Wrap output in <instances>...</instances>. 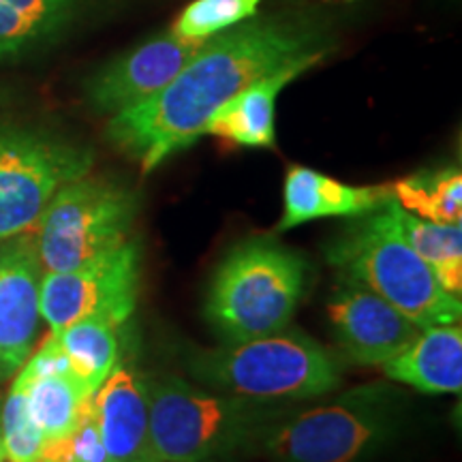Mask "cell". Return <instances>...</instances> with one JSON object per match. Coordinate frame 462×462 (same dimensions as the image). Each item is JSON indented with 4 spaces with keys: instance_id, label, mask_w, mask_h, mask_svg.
I'll list each match as a JSON object with an SVG mask.
<instances>
[{
    "instance_id": "cell-19",
    "label": "cell",
    "mask_w": 462,
    "mask_h": 462,
    "mask_svg": "<svg viewBox=\"0 0 462 462\" xmlns=\"http://www.w3.org/2000/svg\"><path fill=\"white\" fill-rule=\"evenodd\" d=\"M120 328L123 326L106 317H86V319L69 323L62 330L51 332L71 362L75 377L92 396L123 360Z\"/></svg>"
},
{
    "instance_id": "cell-21",
    "label": "cell",
    "mask_w": 462,
    "mask_h": 462,
    "mask_svg": "<svg viewBox=\"0 0 462 462\" xmlns=\"http://www.w3.org/2000/svg\"><path fill=\"white\" fill-rule=\"evenodd\" d=\"M392 198L402 210L432 223L462 221V173L458 167L420 171L392 184Z\"/></svg>"
},
{
    "instance_id": "cell-6",
    "label": "cell",
    "mask_w": 462,
    "mask_h": 462,
    "mask_svg": "<svg viewBox=\"0 0 462 462\" xmlns=\"http://www.w3.org/2000/svg\"><path fill=\"white\" fill-rule=\"evenodd\" d=\"M401 407L390 385H362L265 430L263 452L276 462H357L394 435Z\"/></svg>"
},
{
    "instance_id": "cell-24",
    "label": "cell",
    "mask_w": 462,
    "mask_h": 462,
    "mask_svg": "<svg viewBox=\"0 0 462 462\" xmlns=\"http://www.w3.org/2000/svg\"><path fill=\"white\" fill-rule=\"evenodd\" d=\"M0 462H14V460H9V458H7V456H5L3 452H0Z\"/></svg>"
},
{
    "instance_id": "cell-16",
    "label": "cell",
    "mask_w": 462,
    "mask_h": 462,
    "mask_svg": "<svg viewBox=\"0 0 462 462\" xmlns=\"http://www.w3.org/2000/svg\"><path fill=\"white\" fill-rule=\"evenodd\" d=\"M381 371L424 394H458L462 388V330L458 323L424 328Z\"/></svg>"
},
{
    "instance_id": "cell-10",
    "label": "cell",
    "mask_w": 462,
    "mask_h": 462,
    "mask_svg": "<svg viewBox=\"0 0 462 462\" xmlns=\"http://www.w3.org/2000/svg\"><path fill=\"white\" fill-rule=\"evenodd\" d=\"M204 43L189 42L171 31L148 39L90 75L86 82L88 106L114 116L150 99L182 71Z\"/></svg>"
},
{
    "instance_id": "cell-5",
    "label": "cell",
    "mask_w": 462,
    "mask_h": 462,
    "mask_svg": "<svg viewBox=\"0 0 462 462\" xmlns=\"http://www.w3.org/2000/svg\"><path fill=\"white\" fill-rule=\"evenodd\" d=\"M263 413L248 398L217 396L163 374L148 381V439L159 462H217L248 446Z\"/></svg>"
},
{
    "instance_id": "cell-12",
    "label": "cell",
    "mask_w": 462,
    "mask_h": 462,
    "mask_svg": "<svg viewBox=\"0 0 462 462\" xmlns=\"http://www.w3.org/2000/svg\"><path fill=\"white\" fill-rule=\"evenodd\" d=\"M42 276L34 238L0 240V379L28 360L37 340Z\"/></svg>"
},
{
    "instance_id": "cell-7",
    "label": "cell",
    "mask_w": 462,
    "mask_h": 462,
    "mask_svg": "<svg viewBox=\"0 0 462 462\" xmlns=\"http://www.w3.org/2000/svg\"><path fill=\"white\" fill-rule=\"evenodd\" d=\"M140 193L86 173L56 190L37 221L34 248L43 273H67L131 240Z\"/></svg>"
},
{
    "instance_id": "cell-13",
    "label": "cell",
    "mask_w": 462,
    "mask_h": 462,
    "mask_svg": "<svg viewBox=\"0 0 462 462\" xmlns=\"http://www.w3.org/2000/svg\"><path fill=\"white\" fill-rule=\"evenodd\" d=\"M92 413L112 462L154 460L148 439V381L129 362H118L92 396Z\"/></svg>"
},
{
    "instance_id": "cell-22",
    "label": "cell",
    "mask_w": 462,
    "mask_h": 462,
    "mask_svg": "<svg viewBox=\"0 0 462 462\" xmlns=\"http://www.w3.org/2000/svg\"><path fill=\"white\" fill-rule=\"evenodd\" d=\"M265 0H193L171 24V32L189 42L204 43L215 34L257 15Z\"/></svg>"
},
{
    "instance_id": "cell-20",
    "label": "cell",
    "mask_w": 462,
    "mask_h": 462,
    "mask_svg": "<svg viewBox=\"0 0 462 462\" xmlns=\"http://www.w3.org/2000/svg\"><path fill=\"white\" fill-rule=\"evenodd\" d=\"M392 215L402 240L424 259L439 285L462 298V221L432 223L402 210L392 199Z\"/></svg>"
},
{
    "instance_id": "cell-1",
    "label": "cell",
    "mask_w": 462,
    "mask_h": 462,
    "mask_svg": "<svg viewBox=\"0 0 462 462\" xmlns=\"http://www.w3.org/2000/svg\"><path fill=\"white\" fill-rule=\"evenodd\" d=\"M330 24L315 14L253 15L215 34L163 90L109 116L106 137L143 173L204 137L208 120L248 84L313 54H330Z\"/></svg>"
},
{
    "instance_id": "cell-25",
    "label": "cell",
    "mask_w": 462,
    "mask_h": 462,
    "mask_svg": "<svg viewBox=\"0 0 462 462\" xmlns=\"http://www.w3.org/2000/svg\"><path fill=\"white\" fill-rule=\"evenodd\" d=\"M146 462H159V460H146Z\"/></svg>"
},
{
    "instance_id": "cell-14",
    "label": "cell",
    "mask_w": 462,
    "mask_h": 462,
    "mask_svg": "<svg viewBox=\"0 0 462 462\" xmlns=\"http://www.w3.org/2000/svg\"><path fill=\"white\" fill-rule=\"evenodd\" d=\"M326 54L298 58L276 71L263 75L248 84L238 95L231 97L221 109L208 120L204 135H215L245 148H273L276 142L274 112L276 99L293 79L313 69Z\"/></svg>"
},
{
    "instance_id": "cell-2",
    "label": "cell",
    "mask_w": 462,
    "mask_h": 462,
    "mask_svg": "<svg viewBox=\"0 0 462 462\" xmlns=\"http://www.w3.org/2000/svg\"><path fill=\"white\" fill-rule=\"evenodd\" d=\"M392 199L349 225L328 246V262L340 279L377 293L421 330L460 323L462 298L439 285L424 259L402 240L392 215Z\"/></svg>"
},
{
    "instance_id": "cell-23",
    "label": "cell",
    "mask_w": 462,
    "mask_h": 462,
    "mask_svg": "<svg viewBox=\"0 0 462 462\" xmlns=\"http://www.w3.org/2000/svg\"><path fill=\"white\" fill-rule=\"evenodd\" d=\"M43 446L45 439L28 413L24 392L11 385L0 411V452L14 462H39Z\"/></svg>"
},
{
    "instance_id": "cell-11",
    "label": "cell",
    "mask_w": 462,
    "mask_h": 462,
    "mask_svg": "<svg viewBox=\"0 0 462 462\" xmlns=\"http://www.w3.org/2000/svg\"><path fill=\"white\" fill-rule=\"evenodd\" d=\"M328 317L340 349L362 366H383L421 332L377 293L346 279L332 291Z\"/></svg>"
},
{
    "instance_id": "cell-4",
    "label": "cell",
    "mask_w": 462,
    "mask_h": 462,
    "mask_svg": "<svg viewBox=\"0 0 462 462\" xmlns=\"http://www.w3.org/2000/svg\"><path fill=\"white\" fill-rule=\"evenodd\" d=\"M187 368L208 388L251 401H298L337 390L340 366L302 332H274L218 349H190Z\"/></svg>"
},
{
    "instance_id": "cell-9",
    "label": "cell",
    "mask_w": 462,
    "mask_h": 462,
    "mask_svg": "<svg viewBox=\"0 0 462 462\" xmlns=\"http://www.w3.org/2000/svg\"><path fill=\"white\" fill-rule=\"evenodd\" d=\"M140 279L142 251L129 240L67 273H43L39 310L51 332L86 317H106L125 326L135 313Z\"/></svg>"
},
{
    "instance_id": "cell-8",
    "label": "cell",
    "mask_w": 462,
    "mask_h": 462,
    "mask_svg": "<svg viewBox=\"0 0 462 462\" xmlns=\"http://www.w3.org/2000/svg\"><path fill=\"white\" fill-rule=\"evenodd\" d=\"M86 143L20 123H0V240L26 234L67 182L90 173Z\"/></svg>"
},
{
    "instance_id": "cell-18",
    "label": "cell",
    "mask_w": 462,
    "mask_h": 462,
    "mask_svg": "<svg viewBox=\"0 0 462 462\" xmlns=\"http://www.w3.org/2000/svg\"><path fill=\"white\" fill-rule=\"evenodd\" d=\"M14 385L24 392L28 413L45 441L71 435L92 401V394L73 374L26 377L17 373Z\"/></svg>"
},
{
    "instance_id": "cell-3",
    "label": "cell",
    "mask_w": 462,
    "mask_h": 462,
    "mask_svg": "<svg viewBox=\"0 0 462 462\" xmlns=\"http://www.w3.org/2000/svg\"><path fill=\"white\" fill-rule=\"evenodd\" d=\"M306 263L268 238L234 246L212 276L206 319L227 340L245 343L285 330L304 296Z\"/></svg>"
},
{
    "instance_id": "cell-17",
    "label": "cell",
    "mask_w": 462,
    "mask_h": 462,
    "mask_svg": "<svg viewBox=\"0 0 462 462\" xmlns=\"http://www.w3.org/2000/svg\"><path fill=\"white\" fill-rule=\"evenodd\" d=\"M82 0H0V60H17L62 34Z\"/></svg>"
},
{
    "instance_id": "cell-15",
    "label": "cell",
    "mask_w": 462,
    "mask_h": 462,
    "mask_svg": "<svg viewBox=\"0 0 462 462\" xmlns=\"http://www.w3.org/2000/svg\"><path fill=\"white\" fill-rule=\"evenodd\" d=\"M392 199V184L351 187L304 165H291L285 176V215L279 231L326 217H364Z\"/></svg>"
}]
</instances>
